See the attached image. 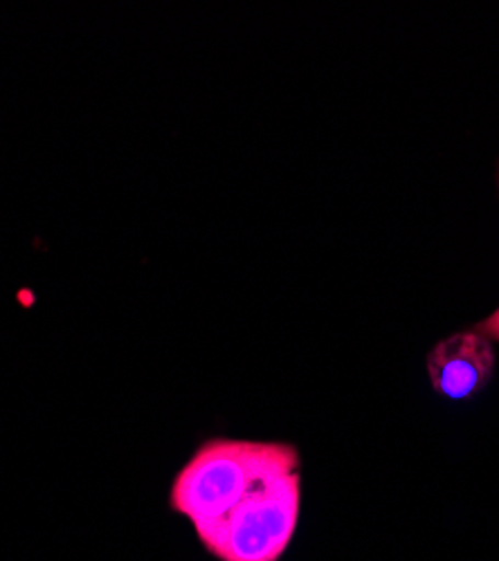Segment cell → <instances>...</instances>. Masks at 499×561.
Returning <instances> with one entry per match:
<instances>
[{
	"mask_svg": "<svg viewBox=\"0 0 499 561\" xmlns=\"http://www.w3.org/2000/svg\"><path fill=\"white\" fill-rule=\"evenodd\" d=\"M299 460L297 447L280 440L209 438L173 477L169 507L199 533L223 519L270 474Z\"/></svg>",
	"mask_w": 499,
	"mask_h": 561,
	"instance_id": "obj_1",
	"label": "cell"
},
{
	"mask_svg": "<svg viewBox=\"0 0 499 561\" xmlns=\"http://www.w3.org/2000/svg\"><path fill=\"white\" fill-rule=\"evenodd\" d=\"M302 512V460L261 481L216 524L194 533L216 561H282Z\"/></svg>",
	"mask_w": 499,
	"mask_h": 561,
	"instance_id": "obj_2",
	"label": "cell"
},
{
	"mask_svg": "<svg viewBox=\"0 0 499 561\" xmlns=\"http://www.w3.org/2000/svg\"><path fill=\"white\" fill-rule=\"evenodd\" d=\"M495 353L479 331H460L436 342L428 353V378L445 400H470L492 378Z\"/></svg>",
	"mask_w": 499,
	"mask_h": 561,
	"instance_id": "obj_3",
	"label": "cell"
},
{
	"mask_svg": "<svg viewBox=\"0 0 499 561\" xmlns=\"http://www.w3.org/2000/svg\"><path fill=\"white\" fill-rule=\"evenodd\" d=\"M475 331H479V333L486 335V337L499 340V308H497L486 321H481Z\"/></svg>",
	"mask_w": 499,
	"mask_h": 561,
	"instance_id": "obj_4",
	"label": "cell"
}]
</instances>
